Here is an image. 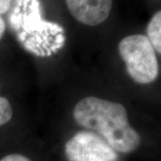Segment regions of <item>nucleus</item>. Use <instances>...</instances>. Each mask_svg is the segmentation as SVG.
I'll list each match as a JSON object with an SVG mask.
<instances>
[{"mask_svg":"<svg viewBox=\"0 0 161 161\" xmlns=\"http://www.w3.org/2000/svg\"><path fill=\"white\" fill-rule=\"evenodd\" d=\"M74 118L80 126L99 133L115 151L131 153L141 145V136L131 126L126 109L120 103L87 97L76 104Z\"/></svg>","mask_w":161,"mask_h":161,"instance_id":"1","label":"nucleus"},{"mask_svg":"<svg viewBox=\"0 0 161 161\" xmlns=\"http://www.w3.org/2000/svg\"><path fill=\"white\" fill-rule=\"evenodd\" d=\"M118 48L127 73L135 82L148 84L158 78L159 69L157 55L147 36H127L121 40Z\"/></svg>","mask_w":161,"mask_h":161,"instance_id":"2","label":"nucleus"},{"mask_svg":"<svg viewBox=\"0 0 161 161\" xmlns=\"http://www.w3.org/2000/svg\"><path fill=\"white\" fill-rule=\"evenodd\" d=\"M68 161H117L118 154L100 135L92 132H79L64 146Z\"/></svg>","mask_w":161,"mask_h":161,"instance_id":"3","label":"nucleus"},{"mask_svg":"<svg viewBox=\"0 0 161 161\" xmlns=\"http://www.w3.org/2000/svg\"><path fill=\"white\" fill-rule=\"evenodd\" d=\"M72 15L79 23L96 26L109 16L113 0H65Z\"/></svg>","mask_w":161,"mask_h":161,"instance_id":"4","label":"nucleus"},{"mask_svg":"<svg viewBox=\"0 0 161 161\" xmlns=\"http://www.w3.org/2000/svg\"><path fill=\"white\" fill-rule=\"evenodd\" d=\"M147 38L156 52L161 53V12L158 11L151 18L147 27Z\"/></svg>","mask_w":161,"mask_h":161,"instance_id":"5","label":"nucleus"},{"mask_svg":"<svg viewBox=\"0 0 161 161\" xmlns=\"http://www.w3.org/2000/svg\"><path fill=\"white\" fill-rule=\"evenodd\" d=\"M13 108L6 98L0 97V126L7 124L12 119Z\"/></svg>","mask_w":161,"mask_h":161,"instance_id":"6","label":"nucleus"},{"mask_svg":"<svg viewBox=\"0 0 161 161\" xmlns=\"http://www.w3.org/2000/svg\"><path fill=\"white\" fill-rule=\"evenodd\" d=\"M0 161H31L25 156L21 154H9L2 158Z\"/></svg>","mask_w":161,"mask_h":161,"instance_id":"7","label":"nucleus"},{"mask_svg":"<svg viewBox=\"0 0 161 161\" xmlns=\"http://www.w3.org/2000/svg\"><path fill=\"white\" fill-rule=\"evenodd\" d=\"M13 0H0V14H6L9 10Z\"/></svg>","mask_w":161,"mask_h":161,"instance_id":"8","label":"nucleus"},{"mask_svg":"<svg viewBox=\"0 0 161 161\" xmlns=\"http://www.w3.org/2000/svg\"><path fill=\"white\" fill-rule=\"evenodd\" d=\"M5 31H6V23L0 14V40L2 39L3 35L5 33Z\"/></svg>","mask_w":161,"mask_h":161,"instance_id":"9","label":"nucleus"}]
</instances>
